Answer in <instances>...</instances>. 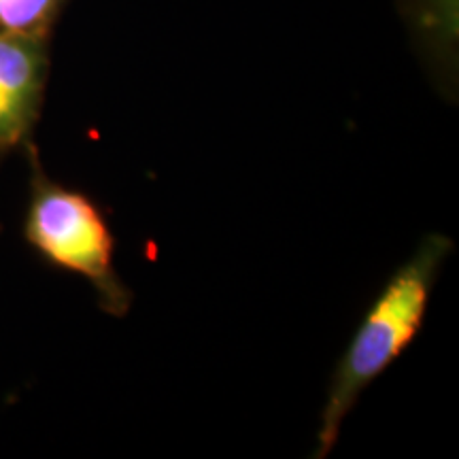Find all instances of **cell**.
<instances>
[{
	"mask_svg": "<svg viewBox=\"0 0 459 459\" xmlns=\"http://www.w3.org/2000/svg\"><path fill=\"white\" fill-rule=\"evenodd\" d=\"M451 251L453 243L449 238L443 234H429L372 302L332 375L321 411L315 457H325L334 449L344 417L351 412L359 395L417 338L426 319L436 277Z\"/></svg>",
	"mask_w": 459,
	"mask_h": 459,
	"instance_id": "6da1fadb",
	"label": "cell"
},
{
	"mask_svg": "<svg viewBox=\"0 0 459 459\" xmlns=\"http://www.w3.org/2000/svg\"><path fill=\"white\" fill-rule=\"evenodd\" d=\"M30 203L24 234L49 264L79 274L94 287L102 311L124 317L132 291L115 271V240L105 215L85 194L57 186L30 147Z\"/></svg>",
	"mask_w": 459,
	"mask_h": 459,
	"instance_id": "7a4b0ae2",
	"label": "cell"
},
{
	"mask_svg": "<svg viewBox=\"0 0 459 459\" xmlns=\"http://www.w3.org/2000/svg\"><path fill=\"white\" fill-rule=\"evenodd\" d=\"M45 79V41L0 30V152L28 145L43 105Z\"/></svg>",
	"mask_w": 459,
	"mask_h": 459,
	"instance_id": "3957f363",
	"label": "cell"
},
{
	"mask_svg": "<svg viewBox=\"0 0 459 459\" xmlns=\"http://www.w3.org/2000/svg\"><path fill=\"white\" fill-rule=\"evenodd\" d=\"M65 0H0V30L45 41Z\"/></svg>",
	"mask_w": 459,
	"mask_h": 459,
	"instance_id": "277c9868",
	"label": "cell"
}]
</instances>
